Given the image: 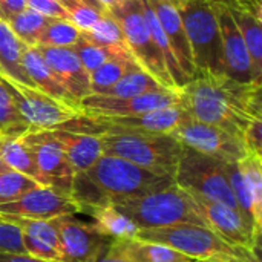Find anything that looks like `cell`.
<instances>
[{
  "mask_svg": "<svg viewBox=\"0 0 262 262\" xmlns=\"http://www.w3.org/2000/svg\"><path fill=\"white\" fill-rule=\"evenodd\" d=\"M196 74H224V57L213 0H190L180 9Z\"/></svg>",
  "mask_w": 262,
  "mask_h": 262,
  "instance_id": "277c9868",
  "label": "cell"
},
{
  "mask_svg": "<svg viewBox=\"0 0 262 262\" xmlns=\"http://www.w3.org/2000/svg\"><path fill=\"white\" fill-rule=\"evenodd\" d=\"M77 2L84 3V5H88V6H92V8L98 9V11H104V9H103V6H101L97 0H77Z\"/></svg>",
  "mask_w": 262,
  "mask_h": 262,
  "instance_id": "7bdbcfd3",
  "label": "cell"
},
{
  "mask_svg": "<svg viewBox=\"0 0 262 262\" xmlns=\"http://www.w3.org/2000/svg\"><path fill=\"white\" fill-rule=\"evenodd\" d=\"M21 66H23V71H25L26 77L29 78L32 88H35V89L63 101V103H68L71 106L78 107L72 101V98L69 97L66 89L61 86V83L57 80V77L54 75V72L48 66L46 60L43 58V55L37 49V46H26V45L23 46Z\"/></svg>",
  "mask_w": 262,
  "mask_h": 262,
  "instance_id": "7402d4cb",
  "label": "cell"
},
{
  "mask_svg": "<svg viewBox=\"0 0 262 262\" xmlns=\"http://www.w3.org/2000/svg\"><path fill=\"white\" fill-rule=\"evenodd\" d=\"M54 221L60 239V262H94L112 244V239L103 236L92 224L78 220L75 215L58 216Z\"/></svg>",
  "mask_w": 262,
  "mask_h": 262,
  "instance_id": "7c38bea8",
  "label": "cell"
},
{
  "mask_svg": "<svg viewBox=\"0 0 262 262\" xmlns=\"http://www.w3.org/2000/svg\"><path fill=\"white\" fill-rule=\"evenodd\" d=\"M262 83H239L224 74H196L180 89V104L192 120L243 137L246 127L262 118Z\"/></svg>",
  "mask_w": 262,
  "mask_h": 262,
  "instance_id": "6da1fadb",
  "label": "cell"
},
{
  "mask_svg": "<svg viewBox=\"0 0 262 262\" xmlns=\"http://www.w3.org/2000/svg\"><path fill=\"white\" fill-rule=\"evenodd\" d=\"M161 89H166V88H163L155 78H152L141 68H137L124 74L111 89H107L104 94H100V95L129 98V97H138V95H144V94L161 91Z\"/></svg>",
  "mask_w": 262,
  "mask_h": 262,
  "instance_id": "f1b7e54d",
  "label": "cell"
},
{
  "mask_svg": "<svg viewBox=\"0 0 262 262\" xmlns=\"http://www.w3.org/2000/svg\"><path fill=\"white\" fill-rule=\"evenodd\" d=\"M49 21H51V18H48V17H45V15H41V14L29 9V8H25L23 11H20L18 14L9 17L6 20L11 31L26 46H37L38 45V40H40V37H41V34L46 29Z\"/></svg>",
  "mask_w": 262,
  "mask_h": 262,
  "instance_id": "f546056e",
  "label": "cell"
},
{
  "mask_svg": "<svg viewBox=\"0 0 262 262\" xmlns=\"http://www.w3.org/2000/svg\"><path fill=\"white\" fill-rule=\"evenodd\" d=\"M26 8V0H0V18L8 20Z\"/></svg>",
  "mask_w": 262,
  "mask_h": 262,
  "instance_id": "f35d334b",
  "label": "cell"
},
{
  "mask_svg": "<svg viewBox=\"0 0 262 262\" xmlns=\"http://www.w3.org/2000/svg\"><path fill=\"white\" fill-rule=\"evenodd\" d=\"M26 8L48 17V18H64L69 20L66 9L58 0H26Z\"/></svg>",
  "mask_w": 262,
  "mask_h": 262,
  "instance_id": "8d00e7d4",
  "label": "cell"
},
{
  "mask_svg": "<svg viewBox=\"0 0 262 262\" xmlns=\"http://www.w3.org/2000/svg\"><path fill=\"white\" fill-rule=\"evenodd\" d=\"M101 6H103V9L104 11H112V9H115V8H118V6H121V5H124L126 2H129V0H97Z\"/></svg>",
  "mask_w": 262,
  "mask_h": 262,
  "instance_id": "60d3db41",
  "label": "cell"
},
{
  "mask_svg": "<svg viewBox=\"0 0 262 262\" xmlns=\"http://www.w3.org/2000/svg\"><path fill=\"white\" fill-rule=\"evenodd\" d=\"M135 238L170 247L196 261L238 262V247L227 244L213 230L204 226L178 224L160 229H140Z\"/></svg>",
  "mask_w": 262,
  "mask_h": 262,
  "instance_id": "5b68a950",
  "label": "cell"
},
{
  "mask_svg": "<svg viewBox=\"0 0 262 262\" xmlns=\"http://www.w3.org/2000/svg\"><path fill=\"white\" fill-rule=\"evenodd\" d=\"M94 262H126V261H124V259H121V258H117V256L109 255V253H107V250H106V253H103L100 258H97Z\"/></svg>",
  "mask_w": 262,
  "mask_h": 262,
  "instance_id": "b9f144b4",
  "label": "cell"
},
{
  "mask_svg": "<svg viewBox=\"0 0 262 262\" xmlns=\"http://www.w3.org/2000/svg\"><path fill=\"white\" fill-rule=\"evenodd\" d=\"M0 252L25 253L18 226L8 221H0Z\"/></svg>",
  "mask_w": 262,
  "mask_h": 262,
  "instance_id": "d590c367",
  "label": "cell"
},
{
  "mask_svg": "<svg viewBox=\"0 0 262 262\" xmlns=\"http://www.w3.org/2000/svg\"><path fill=\"white\" fill-rule=\"evenodd\" d=\"M92 118H98V117H92ZM186 118H189L187 112L181 107V104H177V106L150 111V112H146L141 115L114 117V118H100V120H103L109 124L123 127V129L170 135Z\"/></svg>",
  "mask_w": 262,
  "mask_h": 262,
  "instance_id": "ffe728a7",
  "label": "cell"
},
{
  "mask_svg": "<svg viewBox=\"0 0 262 262\" xmlns=\"http://www.w3.org/2000/svg\"><path fill=\"white\" fill-rule=\"evenodd\" d=\"M0 158L6 169L15 170L43 186L32 152L21 137H0Z\"/></svg>",
  "mask_w": 262,
  "mask_h": 262,
  "instance_id": "cb8c5ba5",
  "label": "cell"
},
{
  "mask_svg": "<svg viewBox=\"0 0 262 262\" xmlns=\"http://www.w3.org/2000/svg\"><path fill=\"white\" fill-rule=\"evenodd\" d=\"M23 46L25 45L11 31L9 25L0 18V74L31 86V81L21 66Z\"/></svg>",
  "mask_w": 262,
  "mask_h": 262,
  "instance_id": "484cf974",
  "label": "cell"
},
{
  "mask_svg": "<svg viewBox=\"0 0 262 262\" xmlns=\"http://www.w3.org/2000/svg\"><path fill=\"white\" fill-rule=\"evenodd\" d=\"M172 184L175 183L170 177L157 175L130 161L103 154L91 169L74 177L71 198L80 212H88L154 193Z\"/></svg>",
  "mask_w": 262,
  "mask_h": 262,
  "instance_id": "7a4b0ae2",
  "label": "cell"
},
{
  "mask_svg": "<svg viewBox=\"0 0 262 262\" xmlns=\"http://www.w3.org/2000/svg\"><path fill=\"white\" fill-rule=\"evenodd\" d=\"M0 221H5V220H3V216H2V215H0Z\"/></svg>",
  "mask_w": 262,
  "mask_h": 262,
  "instance_id": "7dc6e473",
  "label": "cell"
},
{
  "mask_svg": "<svg viewBox=\"0 0 262 262\" xmlns=\"http://www.w3.org/2000/svg\"><path fill=\"white\" fill-rule=\"evenodd\" d=\"M196 262H223V261H216V259H204V261H196Z\"/></svg>",
  "mask_w": 262,
  "mask_h": 262,
  "instance_id": "bcb514c9",
  "label": "cell"
},
{
  "mask_svg": "<svg viewBox=\"0 0 262 262\" xmlns=\"http://www.w3.org/2000/svg\"><path fill=\"white\" fill-rule=\"evenodd\" d=\"M107 253L126 262H190L186 255L155 243L141 241L137 238L112 241Z\"/></svg>",
  "mask_w": 262,
  "mask_h": 262,
  "instance_id": "603a6c76",
  "label": "cell"
},
{
  "mask_svg": "<svg viewBox=\"0 0 262 262\" xmlns=\"http://www.w3.org/2000/svg\"><path fill=\"white\" fill-rule=\"evenodd\" d=\"M218 26L221 34L223 57H224V75L239 83H258L255 81L252 60L244 43V38L229 11L224 0H213Z\"/></svg>",
  "mask_w": 262,
  "mask_h": 262,
  "instance_id": "9a60e30c",
  "label": "cell"
},
{
  "mask_svg": "<svg viewBox=\"0 0 262 262\" xmlns=\"http://www.w3.org/2000/svg\"><path fill=\"white\" fill-rule=\"evenodd\" d=\"M81 31L71 21L64 18H51L46 29L43 31L37 46H51V48H72Z\"/></svg>",
  "mask_w": 262,
  "mask_h": 262,
  "instance_id": "1f68e13d",
  "label": "cell"
},
{
  "mask_svg": "<svg viewBox=\"0 0 262 262\" xmlns=\"http://www.w3.org/2000/svg\"><path fill=\"white\" fill-rule=\"evenodd\" d=\"M84 37L91 38L95 43L104 45V46H114V48H121L129 51L124 34L118 25V21L106 11L104 15L100 18V21L89 31V32H81Z\"/></svg>",
  "mask_w": 262,
  "mask_h": 262,
  "instance_id": "836d02e7",
  "label": "cell"
},
{
  "mask_svg": "<svg viewBox=\"0 0 262 262\" xmlns=\"http://www.w3.org/2000/svg\"><path fill=\"white\" fill-rule=\"evenodd\" d=\"M29 127L21 120L15 103L0 80V137H23Z\"/></svg>",
  "mask_w": 262,
  "mask_h": 262,
  "instance_id": "d6a6232c",
  "label": "cell"
},
{
  "mask_svg": "<svg viewBox=\"0 0 262 262\" xmlns=\"http://www.w3.org/2000/svg\"><path fill=\"white\" fill-rule=\"evenodd\" d=\"M0 262H51L34 258L28 253H15V252H0Z\"/></svg>",
  "mask_w": 262,
  "mask_h": 262,
  "instance_id": "ab89813d",
  "label": "cell"
},
{
  "mask_svg": "<svg viewBox=\"0 0 262 262\" xmlns=\"http://www.w3.org/2000/svg\"><path fill=\"white\" fill-rule=\"evenodd\" d=\"M0 80L11 94L29 132L52 130L81 115L78 107L63 103L32 86H26L3 74H0Z\"/></svg>",
  "mask_w": 262,
  "mask_h": 262,
  "instance_id": "ba28073f",
  "label": "cell"
},
{
  "mask_svg": "<svg viewBox=\"0 0 262 262\" xmlns=\"http://www.w3.org/2000/svg\"><path fill=\"white\" fill-rule=\"evenodd\" d=\"M37 186L40 184L15 170H11V169L2 170L0 172V204L14 201L23 193L35 189Z\"/></svg>",
  "mask_w": 262,
  "mask_h": 262,
  "instance_id": "e575fe53",
  "label": "cell"
},
{
  "mask_svg": "<svg viewBox=\"0 0 262 262\" xmlns=\"http://www.w3.org/2000/svg\"><path fill=\"white\" fill-rule=\"evenodd\" d=\"M75 213H80V207L72 198L48 186H37L17 200L0 204V215L26 220H55Z\"/></svg>",
  "mask_w": 262,
  "mask_h": 262,
  "instance_id": "5bb4252c",
  "label": "cell"
},
{
  "mask_svg": "<svg viewBox=\"0 0 262 262\" xmlns=\"http://www.w3.org/2000/svg\"><path fill=\"white\" fill-rule=\"evenodd\" d=\"M21 138L32 152L43 186L71 196L75 173L52 130H34Z\"/></svg>",
  "mask_w": 262,
  "mask_h": 262,
  "instance_id": "30bf717a",
  "label": "cell"
},
{
  "mask_svg": "<svg viewBox=\"0 0 262 262\" xmlns=\"http://www.w3.org/2000/svg\"><path fill=\"white\" fill-rule=\"evenodd\" d=\"M180 104V92L170 89H161L138 97L120 98L100 94H91L78 103L81 115L114 118V117H134L150 111Z\"/></svg>",
  "mask_w": 262,
  "mask_h": 262,
  "instance_id": "8fae6325",
  "label": "cell"
},
{
  "mask_svg": "<svg viewBox=\"0 0 262 262\" xmlns=\"http://www.w3.org/2000/svg\"><path fill=\"white\" fill-rule=\"evenodd\" d=\"M109 14L118 21L127 48L138 66L152 78H155L163 88L178 91L170 78L164 58L150 35L143 14L141 0H129L124 5L109 11Z\"/></svg>",
  "mask_w": 262,
  "mask_h": 262,
  "instance_id": "52a82bcc",
  "label": "cell"
},
{
  "mask_svg": "<svg viewBox=\"0 0 262 262\" xmlns=\"http://www.w3.org/2000/svg\"><path fill=\"white\" fill-rule=\"evenodd\" d=\"M190 196L193 198L206 226L227 244L250 249L261 241L262 230H258L236 209H232L221 203L209 201L193 193H190Z\"/></svg>",
  "mask_w": 262,
  "mask_h": 262,
  "instance_id": "4fadbf2b",
  "label": "cell"
},
{
  "mask_svg": "<svg viewBox=\"0 0 262 262\" xmlns=\"http://www.w3.org/2000/svg\"><path fill=\"white\" fill-rule=\"evenodd\" d=\"M229 6V11L244 38V43L247 46L255 81L262 83V15L261 3L259 0H255V3L232 0H224Z\"/></svg>",
  "mask_w": 262,
  "mask_h": 262,
  "instance_id": "ac0fdd59",
  "label": "cell"
},
{
  "mask_svg": "<svg viewBox=\"0 0 262 262\" xmlns=\"http://www.w3.org/2000/svg\"><path fill=\"white\" fill-rule=\"evenodd\" d=\"M244 144L249 154L262 157V118H255L243 134Z\"/></svg>",
  "mask_w": 262,
  "mask_h": 262,
  "instance_id": "74e56055",
  "label": "cell"
},
{
  "mask_svg": "<svg viewBox=\"0 0 262 262\" xmlns=\"http://www.w3.org/2000/svg\"><path fill=\"white\" fill-rule=\"evenodd\" d=\"M239 169L252 200L255 226L262 230V157L247 154L239 161Z\"/></svg>",
  "mask_w": 262,
  "mask_h": 262,
  "instance_id": "4316f807",
  "label": "cell"
},
{
  "mask_svg": "<svg viewBox=\"0 0 262 262\" xmlns=\"http://www.w3.org/2000/svg\"><path fill=\"white\" fill-rule=\"evenodd\" d=\"M173 183L189 193L238 210L224 170V161L218 158L183 146Z\"/></svg>",
  "mask_w": 262,
  "mask_h": 262,
  "instance_id": "8992f818",
  "label": "cell"
},
{
  "mask_svg": "<svg viewBox=\"0 0 262 262\" xmlns=\"http://www.w3.org/2000/svg\"><path fill=\"white\" fill-rule=\"evenodd\" d=\"M5 221L20 227L25 253L45 261L60 262V239L54 220H26L2 215Z\"/></svg>",
  "mask_w": 262,
  "mask_h": 262,
  "instance_id": "e0dca14e",
  "label": "cell"
},
{
  "mask_svg": "<svg viewBox=\"0 0 262 262\" xmlns=\"http://www.w3.org/2000/svg\"><path fill=\"white\" fill-rule=\"evenodd\" d=\"M190 262H196V259H193V261H190Z\"/></svg>",
  "mask_w": 262,
  "mask_h": 262,
  "instance_id": "c3c4849f",
  "label": "cell"
},
{
  "mask_svg": "<svg viewBox=\"0 0 262 262\" xmlns=\"http://www.w3.org/2000/svg\"><path fill=\"white\" fill-rule=\"evenodd\" d=\"M5 169H6V167H5V164H3V161H2V158H0V172L5 170Z\"/></svg>",
  "mask_w": 262,
  "mask_h": 262,
  "instance_id": "f6af8a7d",
  "label": "cell"
},
{
  "mask_svg": "<svg viewBox=\"0 0 262 262\" xmlns=\"http://www.w3.org/2000/svg\"><path fill=\"white\" fill-rule=\"evenodd\" d=\"M183 146L221 161H241L247 154L243 137L233 135L221 127L206 124L190 117L186 118L172 134Z\"/></svg>",
  "mask_w": 262,
  "mask_h": 262,
  "instance_id": "9c48e42d",
  "label": "cell"
},
{
  "mask_svg": "<svg viewBox=\"0 0 262 262\" xmlns=\"http://www.w3.org/2000/svg\"><path fill=\"white\" fill-rule=\"evenodd\" d=\"M74 52L77 54V57L80 58L81 64L84 66V69L89 72V75L98 69L103 63H106L111 58L115 57H121V55H132L130 51L121 49V48H114V46H104L100 43L92 41L91 38L84 37L81 34V37L78 38V41L72 46ZM134 57V55H132Z\"/></svg>",
  "mask_w": 262,
  "mask_h": 262,
  "instance_id": "4dcf8cb0",
  "label": "cell"
},
{
  "mask_svg": "<svg viewBox=\"0 0 262 262\" xmlns=\"http://www.w3.org/2000/svg\"><path fill=\"white\" fill-rule=\"evenodd\" d=\"M52 134L63 147L75 175L91 169L103 155L101 141L95 135L69 132L63 129H52Z\"/></svg>",
  "mask_w": 262,
  "mask_h": 262,
  "instance_id": "44dd1931",
  "label": "cell"
},
{
  "mask_svg": "<svg viewBox=\"0 0 262 262\" xmlns=\"http://www.w3.org/2000/svg\"><path fill=\"white\" fill-rule=\"evenodd\" d=\"M37 49L77 106L84 97L92 94L91 75L84 69L72 48L37 46Z\"/></svg>",
  "mask_w": 262,
  "mask_h": 262,
  "instance_id": "2e32d148",
  "label": "cell"
},
{
  "mask_svg": "<svg viewBox=\"0 0 262 262\" xmlns=\"http://www.w3.org/2000/svg\"><path fill=\"white\" fill-rule=\"evenodd\" d=\"M138 229H160L178 224L206 226L189 192L177 184L163 190L130 198L114 206Z\"/></svg>",
  "mask_w": 262,
  "mask_h": 262,
  "instance_id": "3957f363",
  "label": "cell"
},
{
  "mask_svg": "<svg viewBox=\"0 0 262 262\" xmlns=\"http://www.w3.org/2000/svg\"><path fill=\"white\" fill-rule=\"evenodd\" d=\"M166 2H169L172 6H175L177 9H180L181 6H184L186 3H189L190 0H166Z\"/></svg>",
  "mask_w": 262,
  "mask_h": 262,
  "instance_id": "ee69618b",
  "label": "cell"
},
{
  "mask_svg": "<svg viewBox=\"0 0 262 262\" xmlns=\"http://www.w3.org/2000/svg\"><path fill=\"white\" fill-rule=\"evenodd\" d=\"M92 216V226L106 238L112 241L129 239L135 238L137 232L140 230L126 215L117 210L114 206H101L94 207L86 212Z\"/></svg>",
  "mask_w": 262,
  "mask_h": 262,
  "instance_id": "d4e9b609",
  "label": "cell"
},
{
  "mask_svg": "<svg viewBox=\"0 0 262 262\" xmlns=\"http://www.w3.org/2000/svg\"><path fill=\"white\" fill-rule=\"evenodd\" d=\"M140 68L132 55H121L107 60L98 69L91 74V92L92 94H104L111 89L124 74L132 69Z\"/></svg>",
  "mask_w": 262,
  "mask_h": 262,
  "instance_id": "83f0119b",
  "label": "cell"
},
{
  "mask_svg": "<svg viewBox=\"0 0 262 262\" xmlns=\"http://www.w3.org/2000/svg\"><path fill=\"white\" fill-rule=\"evenodd\" d=\"M147 2L152 6L157 18L172 46V51L178 60V64H180L183 74L190 81L192 78L196 77V69L193 66L192 51H190V45L187 40V34H186L180 11L166 0H147Z\"/></svg>",
  "mask_w": 262,
  "mask_h": 262,
  "instance_id": "d6986e66",
  "label": "cell"
}]
</instances>
